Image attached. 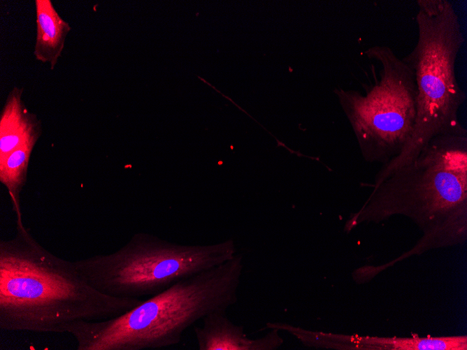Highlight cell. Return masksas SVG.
I'll list each match as a JSON object with an SVG mask.
<instances>
[{
	"label": "cell",
	"mask_w": 467,
	"mask_h": 350,
	"mask_svg": "<svg viewBox=\"0 0 467 350\" xmlns=\"http://www.w3.org/2000/svg\"><path fill=\"white\" fill-rule=\"evenodd\" d=\"M345 225L380 223L394 215L411 219L423 235L390 265L467 239V133L432 138L410 163L380 184Z\"/></svg>",
	"instance_id": "cell-1"
},
{
	"label": "cell",
	"mask_w": 467,
	"mask_h": 350,
	"mask_svg": "<svg viewBox=\"0 0 467 350\" xmlns=\"http://www.w3.org/2000/svg\"><path fill=\"white\" fill-rule=\"evenodd\" d=\"M0 242V328L64 333L70 323L106 320L144 299L110 296L90 286L73 262L41 247L23 224Z\"/></svg>",
	"instance_id": "cell-2"
},
{
	"label": "cell",
	"mask_w": 467,
	"mask_h": 350,
	"mask_svg": "<svg viewBox=\"0 0 467 350\" xmlns=\"http://www.w3.org/2000/svg\"><path fill=\"white\" fill-rule=\"evenodd\" d=\"M243 256L182 279L114 318L69 324L77 350L158 349L178 344L186 330L238 300Z\"/></svg>",
	"instance_id": "cell-3"
},
{
	"label": "cell",
	"mask_w": 467,
	"mask_h": 350,
	"mask_svg": "<svg viewBox=\"0 0 467 350\" xmlns=\"http://www.w3.org/2000/svg\"><path fill=\"white\" fill-rule=\"evenodd\" d=\"M417 5V40L403 57L415 78L414 129L403 152L376 173L374 185L412 161L432 138L467 133L458 118L466 100L455 73L457 55L464 42L458 15L447 0H418Z\"/></svg>",
	"instance_id": "cell-4"
},
{
	"label": "cell",
	"mask_w": 467,
	"mask_h": 350,
	"mask_svg": "<svg viewBox=\"0 0 467 350\" xmlns=\"http://www.w3.org/2000/svg\"><path fill=\"white\" fill-rule=\"evenodd\" d=\"M236 251L232 240L182 245L138 233L113 253L73 262L82 277L97 291L113 297L143 299L224 263Z\"/></svg>",
	"instance_id": "cell-5"
},
{
	"label": "cell",
	"mask_w": 467,
	"mask_h": 350,
	"mask_svg": "<svg viewBox=\"0 0 467 350\" xmlns=\"http://www.w3.org/2000/svg\"><path fill=\"white\" fill-rule=\"evenodd\" d=\"M372 61L373 80L364 94L336 89L340 103L369 163L385 165L410 142L416 117L417 87L411 67L387 45L365 51Z\"/></svg>",
	"instance_id": "cell-6"
},
{
	"label": "cell",
	"mask_w": 467,
	"mask_h": 350,
	"mask_svg": "<svg viewBox=\"0 0 467 350\" xmlns=\"http://www.w3.org/2000/svg\"><path fill=\"white\" fill-rule=\"evenodd\" d=\"M304 345L340 350H467L466 335L447 337H373L305 330Z\"/></svg>",
	"instance_id": "cell-7"
},
{
	"label": "cell",
	"mask_w": 467,
	"mask_h": 350,
	"mask_svg": "<svg viewBox=\"0 0 467 350\" xmlns=\"http://www.w3.org/2000/svg\"><path fill=\"white\" fill-rule=\"evenodd\" d=\"M202 320V326L194 327L199 350H274L284 342L277 328L261 337L250 338L244 327L234 323L224 311L212 312Z\"/></svg>",
	"instance_id": "cell-8"
},
{
	"label": "cell",
	"mask_w": 467,
	"mask_h": 350,
	"mask_svg": "<svg viewBox=\"0 0 467 350\" xmlns=\"http://www.w3.org/2000/svg\"><path fill=\"white\" fill-rule=\"evenodd\" d=\"M22 93V88L14 87L1 113L0 161L17 147L40 134L38 121L25 108Z\"/></svg>",
	"instance_id": "cell-9"
},
{
	"label": "cell",
	"mask_w": 467,
	"mask_h": 350,
	"mask_svg": "<svg viewBox=\"0 0 467 350\" xmlns=\"http://www.w3.org/2000/svg\"><path fill=\"white\" fill-rule=\"evenodd\" d=\"M36 36L34 54L53 70L61 57L70 24L57 13L51 0H35Z\"/></svg>",
	"instance_id": "cell-10"
},
{
	"label": "cell",
	"mask_w": 467,
	"mask_h": 350,
	"mask_svg": "<svg viewBox=\"0 0 467 350\" xmlns=\"http://www.w3.org/2000/svg\"><path fill=\"white\" fill-rule=\"evenodd\" d=\"M38 137L29 139L0 161V180L8 190L17 214V224H22L19 192L27 173L31 153Z\"/></svg>",
	"instance_id": "cell-11"
}]
</instances>
